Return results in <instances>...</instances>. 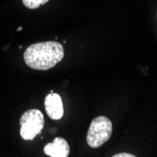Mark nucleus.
Wrapping results in <instances>:
<instances>
[{"label": "nucleus", "instance_id": "obj_1", "mask_svg": "<svg viewBox=\"0 0 157 157\" xmlns=\"http://www.w3.org/2000/svg\"><path fill=\"white\" fill-rule=\"evenodd\" d=\"M64 58V48L58 41H41L28 46L24 53L25 64L34 70L45 71L54 68Z\"/></svg>", "mask_w": 157, "mask_h": 157}, {"label": "nucleus", "instance_id": "obj_2", "mask_svg": "<svg viewBox=\"0 0 157 157\" xmlns=\"http://www.w3.org/2000/svg\"><path fill=\"white\" fill-rule=\"evenodd\" d=\"M112 132L113 125L111 121L105 116H99L90 125L87 134V143L90 148H100L109 140Z\"/></svg>", "mask_w": 157, "mask_h": 157}, {"label": "nucleus", "instance_id": "obj_3", "mask_svg": "<svg viewBox=\"0 0 157 157\" xmlns=\"http://www.w3.org/2000/svg\"><path fill=\"white\" fill-rule=\"evenodd\" d=\"M20 136L24 140H33L44 126V117L40 110L25 111L20 118Z\"/></svg>", "mask_w": 157, "mask_h": 157}, {"label": "nucleus", "instance_id": "obj_4", "mask_svg": "<svg viewBox=\"0 0 157 157\" xmlns=\"http://www.w3.org/2000/svg\"><path fill=\"white\" fill-rule=\"evenodd\" d=\"M45 111L50 119L54 121H59L63 117L64 109L62 99L59 94L51 92L44 99Z\"/></svg>", "mask_w": 157, "mask_h": 157}, {"label": "nucleus", "instance_id": "obj_5", "mask_svg": "<svg viewBox=\"0 0 157 157\" xmlns=\"http://www.w3.org/2000/svg\"><path fill=\"white\" fill-rule=\"evenodd\" d=\"M44 151L50 157H67L70 153V146L63 137H56L53 142L44 146Z\"/></svg>", "mask_w": 157, "mask_h": 157}, {"label": "nucleus", "instance_id": "obj_6", "mask_svg": "<svg viewBox=\"0 0 157 157\" xmlns=\"http://www.w3.org/2000/svg\"><path fill=\"white\" fill-rule=\"evenodd\" d=\"M23 4L27 8V9H30V10H35L38 9L39 7L42 6L46 4L49 0H22Z\"/></svg>", "mask_w": 157, "mask_h": 157}, {"label": "nucleus", "instance_id": "obj_7", "mask_svg": "<svg viewBox=\"0 0 157 157\" xmlns=\"http://www.w3.org/2000/svg\"><path fill=\"white\" fill-rule=\"evenodd\" d=\"M113 157H136V155L132 153H128V152H121V153L114 154Z\"/></svg>", "mask_w": 157, "mask_h": 157}, {"label": "nucleus", "instance_id": "obj_8", "mask_svg": "<svg viewBox=\"0 0 157 157\" xmlns=\"http://www.w3.org/2000/svg\"><path fill=\"white\" fill-rule=\"evenodd\" d=\"M22 30V26H19V28L17 29V31H21Z\"/></svg>", "mask_w": 157, "mask_h": 157}]
</instances>
